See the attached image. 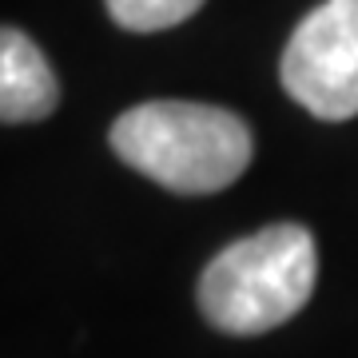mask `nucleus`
Returning <instances> with one entry per match:
<instances>
[{"label": "nucleus", "instance_id": "nucleus-4", "mask_svg": "<svg viewBox=\"0 0 358 358\" xmlns=\"http://www.w3.org/2000/svg\"><path fill=\"white\" fill-rule=\"evenodd\" d=\"M60 103V80L44 52L20 32L0 28V124H36Z\"/></svg>", "mask_w": 358, "mask_h": 358}, {"label": "nucleus", "instance_id": "nucleus-2", "mask_svg": "<svg viewBox=\"0 0 358 358\" xmlns=\"http://www.w3.org/2000/svg\"><path fill=\"white\" fill-rule=\"evenodd\" d=\"M319 279L315 235L303 223H271L223 247L199 275L195 299L223 334H267L307 307Z\"/></svg>", "mask_w": 358, "mask_h": 358}, {"label": "nucleus", "instance_id": "nucleus-5", "mask_svg": "<svg viewBox=\"0 0 358 358\" xmlns=\"http://www.w3.org/2000/svg\"><path fill=\"white\" fill-rule=\"evenodd\" d=\"M203 0H108V13L128 32H164L192 20Z\"/></svg>", "mask_w": 358, "mask_h": 358}, {"label": "nucleus", "instance_id": "nucleus-1", "mask_svg": "<svg viewBox=\"0 0 358 358\" xmlns=\"http://www.w3.org/2000/svg\"><path fill=\"white\" fill-rule=\"evenodd\" d=\"M112 152L176 195H215L247 171L255 140L227 108L192 100L136 103L112 124Z\"/></svg>", "mask_w": 358, "mask_h": 358}, {"label": "nucleus", "instance_id": "nucleus-3", "mask_svg": "<svg viewBox=\"0 0 358 358\" xmlns=\"http://www.w3.org/2000/svg\"><path fill=\"white\" fill-rule=\"evenodd\" d=\"M279 76L287 96L319 120L358 115V0H322L291 32Z\"/></svg>", "mask_w": 358, "mask_h": 358}]
</instances>
